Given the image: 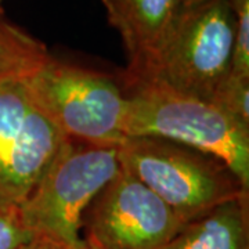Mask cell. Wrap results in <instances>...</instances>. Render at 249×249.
<instances>
[{
    "label": "cell",
    "instance_id": "7",
    "mask_svg": "<svg viewBox=\"0 0 249 249\" xmlns=\"http://www.w3.org/2000/svg\"><path fill=\"white\" fill-rule=\"evenodd\" d=\"M183 226L160 196L121 169L88 208L83 238L103 249H162Z\"/></svg>",
    "mask_w": 249,
    "mask_h": 249
},
{
    "label": "cell",
    "instance_id": "8",
    "mask_svg": "<svg viewBox=\"0 0 249 249\" xmlns=\"http://www.w3.org/2000/svg\"><path fill=\"white\" fill-rule=\"evenodd\" d=\"M183 0H124L111 25L121 34L127 53L126 79H139L151 71L169 35Z\"/></svg>",
    "mask_w": 249,
    "mask_h": 249
},
{
    "label": "cell",
    "instance_id": "12",
    "mask_svg": "<svg viewBox=\"0 0 249 249\" xmlns=\"http://www.w3.org/2000/svg\"><path fill=\"white\" fill-rule=\"evenodd\" d=\"M235 29L230 75L249 79V0H231Z\"/></svg>",
    "mask_w": 249,
    "mask_h": 249
},
{
    "label": "cell",
    "instance_id": "2",
    "mask_svg": "<svg viewBox=\"0 0 249 249\" xmlns=\"http://www.w3.org/2000/svg\"><path fill=\"white\" fill-rule=\"evenodd\" d=\"M121 169L155 193L181 222L249 196L226 162L181 142L127 137L118 147Z\"/></svg>",
    "mask_w": 249,
    "mask_h": 249
},
{
    "label": "cell",
    "instance_id": "3",
    "mask_svg": "<svg viewBox=\"0 0 249 249\" xmlns=\"http://www.w3.org/2000/svg\"><path fill=\"white\" fill-rule=\"evenodd\" d=\"M119 170L118 147L65 139L29 196L19 204L24 222L39 237L67 249H82L83 216Z\"/></svg>",
    "mask_w": 249,
    "mask_h": 249
},
{
    "label": "cell",
    "instance_id": "16",
    "mask_svg": "<svg viewBox=\"0 0 249 249\" xmlns=\"http://www.w3.org/2000/svg\"><path fill=\"white\" fill-rule=\"evenodd\" d=\"M83 240H85V245H83V248L82 249H103V248H100L97 244H94L93 241L86 240V238H83Z\"/></svg>",
    "mask_w": 249,
    "mask_h": 249
},
{
    "label": "cell",
    "instance_id": "10",
    "mask_svg": "<svg viewBox=\"0 0 249 249\" xmlns=\"http://www.w3.org/2000/svg\"><path fill=\"white\" fill-rule=\"evenodd\" d=\"M49 57L45 43L11 22L0 10V80L27 78Z\"/></svg>",
    "mask_w": 249,
    "mask_h": 249
},
{
    "label": "cell",
    "instance_id": "18",
    "mask_svg": "<svg viewBox=\"0 0 249 249\" xmlns=\"http://www.w3.org/2000/svg\"><path fill=\"white\" fill-rule=\"evenodd\" d=\"M1 3H3V0H0V7H1ZM1 10V9H0Z\"/></svg>",
    "mask_w": 249,
    "mask_h": 249
},
{
    "label": "cell",
    "instance_id": "14",
    "mask_svg": "<svg viewBox=\"0 0 249 249\" xmlns=\"http://www.w3.org/2000/svg\"><path fill=\"white\" fill-rule=\"evenodd\" d=\"M21 249H67L65 247L60 245L58 242L45 238V237H37L36 240L32 242H29L28 245H25L24 248Z\"/></svg>",
    "mask_w": 249,
    "mask_h": 249
},
{
    "label": "cell",
    "instance_id": "1",
    "mask_svg": "<svg viewBox=\"0 0 249 249\" xmlns=\"http://www.w3.org/2000/svg\"><path fill=\"white\" fill-rule=\"evenodd\" d=\"M126 137H157L208 152L227 163L249 190V126L213 103L152 79H126Z\"/></svg>",
    "mask_w": 249,
    "mask_h": 249
},
{
    "label": "cell",
    "instance_id": "17",
    "mask_svg": "<svg viewBox=\"0 0 249 249\" xmlns=\"http://www.w3.org/2000/svg\"><path fill=\"white\" fill-rule=\"evenodd\" d=\"M193 1H196V0H183V4H187V3H193Z\"/></svg>",
    "mask_w": 249,
    "mask_h": 249
},
{
    "label": "cell",
    "instance_id": "13",
    "mask_svg": "<svg viewBox=\"0 0 249 249\" xmlns=\"http://www.w3.org/2000/svg\"><path fill=\"white\" fill-rule=\"evenodd\" d=\"M37 237L24 222L19 205L0 204V249H21Z\"/></svg>",
    "mask_w": 249,
    "mask_h": 249
},
{
    "label": "cell",
    "instance_id": "4",
    "mask_svg": "<svg viewBox=\"0 0 249 249\" xmlns=\"http://www.w3.org/2000/svg\"><path fill=\"white\" fill-rule=\"evenodd\" d=\"M25 82L65 139L101 147H119L127 139V97L122 82L52 54Z\"/></svg>",
    "mask_w": 249,
    "mask_h": 249
},
{
    "label": "cell",
    "instance_id": "5",
    "mask_svg": "<svg viewBox=\"0 0 249 249\" xmlns=\"http://www.w3.org/2000/svg\"><path fill=\"white\" fill-rule=\"evenodd\" d=\"M234 29L231 0L183 4L151 71L139 79L211 101L231 72Z\"/></svg>",
    "mask_w": 249,
    "mask_h": 249
},
{
    "label": "cell",
    "instance_id": "6",
    "mask_svg": "<svg viewBox=\"0 0 249 249\" xmlns=\"http://www.w3.org/2000/svg\"><path fill=\"white\" fill-rule=\"evenodd\" d=\"M64 142L25 78L0 80V204L24 202Z\"/></svg>",
    "mask_w": 249,
    "mask_h": 249
},
{
    "label": "cell",
    "instance_id": "11",
    "mask_svg": "<svg viewBox=\"0 0 249 249\" xmlns=\"http://www.w3.org/2000/svg\"><path fill=\"white\" fill-rule=\"evenodd\" d=\"M211 103L249 126V79L229 75L216 90Z\"/></svg>",
    "mask_w": 249,
    "mask_h": 249
},
{
    "label": "cell",
    "instance_id": "9",
    "mask_svg": "<svg viewBox=\"0 0 249 249\" xmlns=\"http://www.w3.org/2000/svg\"><path fill=\"white\" fill-rule=\"evenodd\" d=\"M162 249H249L248 196L186 223Z\"/></svg>",
    "mask_w": 249,
    "mask_h": 249
},
{
    "label": "cell",
    "instance_id": "15",
    "mask_svg": "<svg viewBox=\"0 0 249 249\" xmlns=\"http://www.w3.org/2000/svg\"><path fill=\"white\" fill-rule=\"evenodd\" d=\"M101 1H103L106 10H107L108 21L111 24L116 18V16L119 14V11L122 9V6H124V0H101Z\"/></svg>",
    "mask_w": 249,
    "mask_h": 249
}]
</instances>
